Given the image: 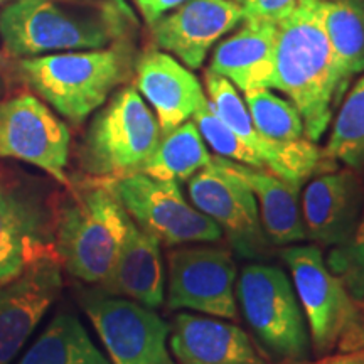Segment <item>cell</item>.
I'll list each match as a JSON object with an SVG mask.
<instances>
[{
    "label": "cell",
    "instance_id": "obj_30",
    "mask_svg": "<svg viewBox=\"0 0 364 364\" xmlns=\"http://www.w3.org/2000/svg\"><path fill=\"white\" fill-rule=\"evenodd\" d=\"M297 0H243V21L272 19L279 21L285 16Z\"/></svg>",
    "mask_w": 364,
    "mask_h": 364
},
{
    "label": "cell",
    "instance_id": "obj_2",
    "mask_svg": "<svg viewBox=\"0 0 364 364\" xmlns=\"http://www.w3.org/2000/svg\"><path fill=\"white\" fill-rule=\"evenodd\" d=\"M272 88L295 105L307 140H321L341 103L334 56L324 29V0H297L279 19Z\"/></svg>",
    "mask_w": 364,
    "mask_h": 364
},
{
    "label": "cell",
    "instance_id": "obj_5",
    "mask_svg": "<svg viewBox=\"0 0 364 364\" xmlns=\"http://www.w3.org/2000/svg\"><path fill=\"white\" fill-rule=\"evenodd\" d=\"M161 135L157 118L142 95L125 86L91 120L78 150L80 169L103 181L140 172Z\"/></svg>",
    "mask_w": 364,
    "mask_h": 364
},
{
    "label": "cell",
    "instance_id": "obj_29",
    "mask_svg": "<svg viewBox=\"0 0 364 364\" xmlns=\"http://www.w3.org/2000/svg\"><path fill=\"white\" fill-rule=\"evenodd\" d=\"M193 122L196 127H198L203 139L209 144V147L215 150L216 156L230 159V161L248 164V166L262 167L258 157L255 156L247 145L241 142L233 130L228 129V127L223 124L220 117L213 112L209 102H206V105H203V107L194 113Z\"/></svg>",
    "mask_w": 364,
    "mask_h": 364
},
{
    "label": "cell",
    "instance_id": "obj_7",
    "mask_svg": "<svg viewBox=\"0 0 364 364\" xmlns=\"http://www.w3.org/2000/svg\"><path fill=\"white\" fill-rule=\"evenodd\" d=\"M236 294L245 321L267 351L287 361H304L309 356L306 317L284 270L258 263L245 267Z\"/></svg>",
    "mask_w": 364,
    "mask_h": 364
},
{
    "label": "cell",
    "instance_id": "obj_16",
    "mask_svg": "<svg viewBox=\"0 0 364 364\" xmlns=\"http://www.w3.org/2000/svg\"><path fill=\"white\" fill-rule=\"evenodd\" d=\"M240 22L243 9L235 0H186L150 27L159 49L174 54L189 70H199L209 49Z\"/></svg>",
    "mask_w": 364,
    "mask_h": 364
},
{
    "label": "cell",
    "instance_id": "obj_28",
    "mask_svg": "<svg viewBox=\"0 0 364 364\" xmlns=\"http://www.w3.org/2000/svg\"><path fill=\"white\" fill-rule=\"evenodd\" d=\"M327 267L344 282L354 300L364 302V209L351 238L327 255Z\"/></svg>",
    "mask_w": 364,
    "mask_h": 364
},
{
    "label": "cell",
    "instance_id": "obj_34",
    "mask_svg": "<svg viewBox=\"0 0 364 364\" xmlns=\"http://www.w3.org/2000/svg\"><path fill=\"white\" fill-rule=\"evenodd\" d=\"M0 2H2V0H0Z\"/></svg>",
    "mask_w": 364,
    "mask_h": 364
},
{
    "label": "cell",
    "instance_id": "obj_14",
    "mask_svg": "<svg viewBox=\"0 0 364 364\" xmlns=\"http://www.w3.org/2000/svg\"><path fill=\"white\" fill-rule=\"evenodd\" d=\"M54 250V215L44 194L21 179H0V280L19 275Z\"/></svg>",
    "mask_w": 364,
    "mask_h": 364
},
{
    "label": "cell",
    "instance_id": "obj_10",
    "mask_svg": "<svg viewBox=\"0 0 364 364\" xmlns=\"http://www.w3.org/2000/svg\"><path fill=\"white\" fill-rule=\"evenodd\" d=\"M70 142L68 125L34 95L0 102V159L31 164L68 189Z\"/></svg>",
    "mask_w": 364,
    "mask_h": 364
},
{
    "label": "cell",
    "instance_id": "obj_26",
    "mask_svg": "<svg viewBox=\"0 0 364 364\" xmlns=\"http://www.w3.org/2000/svg\"><path fill=\"white\" fill-rule=\"evenodd\" d=\"M324 154L349 169L364 167V75L344 97Z\"/></svg>",
    "mask_w": 364,
    "mask_h": 364
},
{
    "label": "cell",
    "instance_id": "obj_19",
    "mask_svg": "<svg viewBox=\"0 0 364 364\" xmlns=\"http://www.w3.org/2000/svg\"><path fill=\"white\" fill-rule=\"evenodd\" d=\"M169 349L176 364H268L247 332L220 317L176 316Z\"/></svg>",
    "mask_w": 364,
    "mask_h": 364
},
{
    "label": "cell",
    "instance_id": "obj_32",
    "mask_svg": "<svg viewBox=\"0 0 364 364\" xmlns=\"http://www.w3.org/2000/svg\"><path fill=\"white\" fill-rule=\"evenodd\" d=\"M309 364H364V349L332 354V356H324Z\"/></svg>",
    "mask_w": 364,
    "mask_h": 364
},
{
    "label": "cell",
    "instance_id": "obj_12",
    "mask_svg": "<svg viewBox=\"0 0 364 364\" xmlns=\"http://www.w3.org/2000/svg\"><path fill=\"white\" fill-rule=\"evenodd\" d=\"M193 206L211 218L240 257L262 258L270 247L263 231L257 198L238 176L223 166L218 156L189 179Z\"/></svg>",
    "mask_w": 364,
    "mask_h": 364
},
{
    "label": "cell",
    "instance_id": "obj_24",
    "mask_svg": "<svg viewBox=\"0 0 364 364\" xmlns=\"http://www.w3.org/2000/svg\"><path fill=\"white\" fill-rule=\"evenodd\" d=\"M17 364H112L76 316L58 314Z\"/></svg>",
    "mask_w": 364,
    "mask_h": 364
},
{
    "label": "cell",
    "instance_id": "obj_9",
    "mask_svg": "<svg viewBox=\"0 0 364 364\" xmlns=\"http://www.w3.org/2000/svg\"><path fill=\"white\" fill-rule=\"evenodd\" d=\"M81 307L112 364H176L169 349L171 327L154 309L103 290L85 292Z\"/></svg>",
    "mask_w": 364,
    "mask_h": 364
},
{
    "label": "cell",
    "instance_id": "obj_3",
    "mask_svg": "<svg viewBox=\"0 0 364 364\" xmlns=\"http://www.w3.org/2000/svg\"><path fill=\"white\" fill-rule=\"evenodd\" d=\"M54 215V250L61 267L86 284L102 285L115 265L130 216L103 179L73 182Z\"/></svg>",
    "mask_w": 364,
    "mask_h": 364
},
{
    "label": "cell",
    "instance_id": "obj_23",
    "mask_svg": "<svg viewBox=\"0 0 364 364\" xmlns=\"http://www.w3.org/2000/svg\"><path fill=\"white\" fill-rule=\"evenodd\" d=\"M324 29L334 56L341 102L354 76L364 73V0H324Z\"/></svg>",
    "mask_w": 364,
    "mask_h": 364
},
{
    "label": "cell",
    "instance_id": "obj_21",
    "mask_svg": "<svg viewBox=\"0 0 364 364\" xmlns=\"http://www.w3.org/2000/svg\"><path fill=\"white\" fill-rule=\"evenodd\" d=\"M100 287L103 292L135 300L145 307H161L166 299L161 241L136 226L130 218L115 265Z\"/></svg>",
    "mask_w": 364,
    "mask_h": 364
},
{
    "label": "cell",
    "instance_id": "obj_1",
    "mask_svg": "<svg viewBox=\"0 0 364 364\" xmlns=\"http://www.w3.org/2000/svg\"><path fill=\"white\" fill-rule=\"evenodd\" d=\"M135 21L122 0H12L0 12L4 49L16 58L102 49Z\"/></svg>",
    "mask_w": 364,
    "mask_h": 364
},
{
    "label": "cell",
    "instance_id": "obj_15",
    "mask_svg": "<svg viewBox=\"0 0 364 364\" xmlns=\"http://www.w3.org/2000/svg\"><path fill=\"white\" fill-rule=\"evenodd\" d=\"M61 290L63 267L56 253L0 280V364H11L19 354Z\"/></svg>",
    "mask_w": 364,
    "mask_h": 364
},
{
    "label": "cell",
    "instance_id": "obj_22",
    "mask_svg": "<svg viewBox=\"0 0 364 364\" xmlns=\"http://www.w3.org/2000/svg\"><path fill=\"white\" fill-rule=\"evenodd\" d=\"M220 159L223 166L238 176L260 203L262 226L270 245L285 247L307 240L299 201L300 186L282 179L265 167Z\"/></svg>",
    "mask_w": 364,
    "mask_h": 364
},
{
    "label": "cell",
    "instance_id": "obj_33",
    "mask_svg": "<svg viewBox=\"0 0 364 364\" xmlns=\"http://www.w3.org/2000/svg\"><path fill=\"white\" fill-rule=\"evenodd\" d=\"M235 2H238V4H241V2H243V0H235Z\"/></svg>",
    "mask_w": 364,
    "mask_h": 364
},
{
    "label": "cell",
    "instance_id": "obj_25",
    "mask_svg": "<svg viewBox=\"0 0 364 364\" xmlns=\"http://www.w3.org/2000/svg\"><path fill=\"white\" fill-rule=\"evenodd\" d=\"M211 157L198 127L188 120L161 135L156 150L140 172L162 181H188L204 169Z\"/></svg>",
    "mask_w": 364,
    "mask_h": 364
},
{
    "label": "cell",
    "instance_id": "obj_27",
    "mask_svg": "<svg viewBox=\"0 0 364 364\" xmlns=\"http://www.w3.org/2000/svg\"><path fill=\"white\" fill-rule=\"evenodd\" d=\"M248 113L255 129L273 140H300L304 136V122L295 105L272 93L270 88L247 91Z\"/></svg>",
    "mask_w": 364,
    "mask_h": 364
},
{
    "label": "cell",
    "instance_id": "obj_31",
    "mask_svg": "<svg viewBox=\"0 0 364 364\" xmlns=\"http://www.w3.org/2000/svg\"><path fill=\"white\" fill-rule=\"evenodd\" d=\"M186 0H136V4H139L140 11H142L145 21L149 24L156 22L164 14L171 12L172 9L179 7Z\"/></svg>",
    "mask_w": 364,
    "mask_h": 364
},
{
    "label": "cell",
    "instance_id": "obj_6",
    "mask_svg": "<svg viewBox=\"0 0 364 364\" xmlns=\"http://www.w3.org/2000/svg\"><path fill=\"white\" fill-rule=\"evenodd\" d=\"M280 255L290 268L314 349L318 354L334 348L341 351L364 349V314L344 282L327 267L322 250L299 245L284 248Z\"/></svg>",
    "mask_w": 364,
    "mask_h": 364
},
{
    "label": "cell",
    "instance_id": "obj_4",
    "mask_svg": "<svg viewBox=\"0 0 364 364\" xmlns=\"http://www.w3.org/2000/svg\"><path fill=\"white\" fill-rule=\"evenodd\" d=\"M19 71L54 112L73 125H81L129 80L132 48L122 41L102 49L22 58Z\"/></svg>",
    "mask_w": 364,
    "mask_h": 364
},
{
    "label": "cell",
    "instance_id": "obj_8",
    "mask_svg": "<svg viewBox=\"0 0 364 364\" xmlns=\"http://www.w3.org/2000/svg\"><path fill=\"white\" fill-rule=\"evenodd\" d=\"M107 182L132 221L156 236L161 245L177 247L221 240L220 226L186 201L177 181L134 172Z\"/></svg>",
    "mask_w": 364,
    "mask_h": 364
},
{
    "label": "cell",
    "instance_id": "obj_17",
    "mask_svg": "<svg viewBox=\"0 0 364 364\" xmlns=\"http://www.w3.org/2000/svg\"><path fill=\"white\" fill-rule=\"evenodd\" d=\"M364 206V191L353 169L326 171L304 189L302 221L307 238L322 247H339L351 238Z\"/></svg>",
    "mask_w": 364,
    "mask_h": 364
},
{
    "label": "cell",
    "instance_id": "obj_20",
    "mask_svg": "<svg viewBox=\"0 0 364 364\" xmlns=\"http://www.w3.org/2000/svg\"><path fill=\"white\" fill-rule=\"evenodd\" d=\"M243 27L216 46L209 70L241 93L272 88L279 21L247 19Z\"/></svg>",
    "mask_w": 364,
    "mask_h": 364
},
{
    "label": "cell",
    "instance_id": "obj_11",
    "mask_svg": "<svg viewBox=\"0 0 364 364\" xmlns=\"http://www.w3.org/2000/svg\"><path fill=\"white\" fill-rule=\"evenodd\" d=\"M206 90L213 112L258 157L262 167L272 171L273 174L295 186H302L316 174L336 169V162H332L311 140L300 139L284 142L262 135L255 129L238 90L226 78L208 71Z\"/></svg>",
    "mask_w": 364,
    "mask_h": 364
},
{
    "label": "cell",
    "instance_id": "obj_18",
    "mask_svg": "<svg viewBox=\"0 0 364 364\" xmlns=\"http://www.w3.org/2000/svg\"><path fill=\"white\" fill-rule=\"evenodd\" d=\"M135 73L136 91L152 105L162 134L191 120L208 102L193 71L166 51L144 53Z\"/></svg>",
    "mask_w": 364,
    "mask_h": 364
},
{
    "label": "cell",
    "instance_id": "obj_13",
    "mask_svg": "<svg viewBox=\"0 0 364 364\" xmlns=\"http://www.w3.org/2000/svg\"><path fill=\"white\" fill-rule=\"evenodd\" d=\"M236 267L231 253L215 247H186L169 253L167 307L189 309L233 321L238 317L235 297Z\"/></svg>",
    "mask_w": 364,
    "mask_h": 364
}]
</instances>
